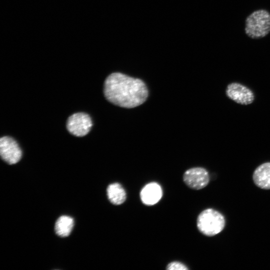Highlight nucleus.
<instances>
[{"label": "nucleus", "instance_id": "f257e3e1", "mask_svg": "<svg viewBox=\"0 0 270 270\" xmlns=\"http://www.w3.org/2000/svg\"><path fill=\"white\" fill-rule=\"evenodd\" d=\"M104 95L112 104L131 108L142 104L148 96V90L140 79L120 72L110 74L104 83Z\"/></svg>", "mask_w": 270, "mask_h": 270}, {"label": "nucleus", "instance_id": "f03ea898", "mask_svg": "<svg viewBox=\"0 0 270 270\" xmlns=\"http://www.w3.org/2000/svg\"><path fill=\"white\" fill-rule=\"evenodd\" d=\"M224 216L213 208H207L198 216L196 225L198 230L204 235L212 236L220 233L224 228Z\"/></svg>", "mask_w": 270, "mask_h": 270}, {"label": "nucleus", "instance_id": "7ed1b4c3", "mask_svg": "<svg viewBox=\"0 0 270 270\" xmlns=\"http://www.w3.org/2000/svg\"><path fill=\"white\" fill-rule=\"evenodd\" d=\"M245 32L254 39L262 38L270 32V14L265 10L252 12L246 20Z\"/></svg>", "mask_w": 270, "mask_h": 270}, {"label": "nucleus", "instance_id": "20e7f679", "mask_svg": "<svg viewBox=\"0 0 270 270\" xmlns=\"http://www.w3.org/2000/svg\"><path fill=\"white\" fill-rule=\"evenodd\" d=\"M92 121L90 116L84 112H78L70 116L66 122L68 131L76 136H83L90 130Z\"/></svg>", "mask_w": 270, "mask_h": 270}, {"label": "nucleus", "instance_id": "39448f33", "mask_svg": "<svg viewBox=\"0 0 270 270\" xmlns=\"http://www.w3.org/2000/svg\"><path fill=\"white\" fill-rule=\"evenodd\" d=\"M183 180L190 188L198 190L205 188L208 184L210 176L204 168L195 167L190 168L184 172Z\"/></svg>", "mask_w": 270, "mask_h": 270}, {"label": "nucleus", "instance_id": "423d86ee", "mask_svg": "<svg viewBox=\"0 0 270 270\" xmlns=\"http://www.w3.org/2000/svg\"><path fill=\"white\" fill-rule=\"evenodd\" d=\"M0 154L4 162L10 164H14L20 161L22 152L14 138L4 136L0 139Z\"/></svg>", "mask_w": 270, "mask_h": 270}, {"label": "nucleus", "instance_id": "0eeeda50", "mask_svg": "<svg viewBox=\"0 0 270 270\" xmlns=\"http://www.w3.org/2000/svg\"><path fill=\"white\" fill-rule=\"evenodd\" d=\"M227 96L236 103L247 105L252 102L254 94L246 86L237 82L229 84L226 89Z\"/></svg>", "mask_w": 270, "mask_h": 270}, {"label": "nucleus", "instance_id": "6e6552de", "mask_svg": "<svg viewBox=\"0 0 270 270\" xmlns=\"http://www.w3.org/2000/svg\"><path fill=\"white\" fill-rule=\"evenodd\" d=\"M162 196L160 186L156 182H151L144 186L140 192L142 202L147 206H152L158 203Z\"/></svg>", "mask_w": 270, "mask_h": 270}, {"label": "nucleus", "instance_id": "1a4fd4ad", "mask_svg": "<svg viewBox=\"0 0 270 270\" xmlns=\"http://www.w3.org/2000/svg\"><path fill=\"white\" fill-rule=\"evenodd\" d=\"M252 180L258 188L264 190L270 189V162L259 166L254 171Z\"/></svg>", "mask_w": 270, "mask_h": 270}, {"label": "nucleus", "instance_id": "9d476101", "mask_svg": "<svg viewBox=\"0 0 270 270\" xmlns=\"http://www.w3.org/2000/svg\"><path fill=\"white\" fill-rule=\"evenodd\" d=\"M106 192L108 200L113 204L120 205L126 200V191L122 186L118 182L108 185Z\"/></svg>", "mask_w": 270, "mask_h": 270}, {"label": "nucleus", "instance_id": "9b49d317", "mask_svg": "<svg viewBox=\"0 0 270 270\" xmlns=\"http://www.w3.org/2000/svg\"><path fill=\"white\" fill-rule=\"evenodd\" d=\"M74 221L72 218L62 216L56 220L54 230L56 234L61 237H66L70 235L74 226Z\"/></svg>", "mask_w": 270, "mask_h": 270}, {"label": "nucleus", "instance_id": "f8f14e48", "mask_svg": "<svg viewBox=\"0 0 270 270\" xmlns=\"http://www.w3.org/2000/svg\"><path fill=\"white\" fill-rule=\"evenodd\" d=\"M168 270H188L189 268L183 263L174 261L169 263L166 268Z\"/></svg>", "mask_w": 270, "mask_h": 270}]
</instances>
